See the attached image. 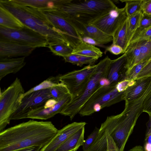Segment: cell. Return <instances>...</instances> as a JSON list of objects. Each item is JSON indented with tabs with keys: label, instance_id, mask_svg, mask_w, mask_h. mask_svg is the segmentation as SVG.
I'll list each match as a JSON object with an SVG mask.
<instances>
[{
	"label": "cell",
	"instance_id": "6da1fadb",
	"mask_svg": "<svg viewBox=\"0 0 151 151\" xmlns=\"http://www.w3.org/2000/svg\"><path fill=\"white\" fill-rule=\"evenodd\" d=\"M51 122L33 120L8 128L0 133V151H14L32 146L42 148L57 134Z\"/></svg>",
	"mask_w": 151,
	"mask_h": 151
},
{
	"label": "cell",
	"instance_id": "7a4b0ae2",
	"mask_svg": "<svg viewBox=\"0 0 151 151\" xmlns=\"http://www.w3.org/2000/svg\"><path fill=\"white\" fill-rule=\"evenodd\" d=\"M0 6L12 13L24 25L45 37L48 45L64 43L70 45L40 10L20 5L13 0H0Z\"/></svg>",
	"mask_w": 151,
	"mask_h": 151
},
{
	"label": "cell",
	"instance_id": "3957f363",
	"mask_svg": "<svg viewBox=\"0 0 151 151\" xmlns=\"http://www.w3.org/2000/svg\"><path fill=\"white\" fill-rule=\"evenodd\" d=\"M116 6L111 0H63L56 9L73 20L89 24Z\"/></svg>",
	"mask_w": 151,
	"mask_h": 151
},
{
	"label": "cell",
	"instance_id": "277c9868",
	"mask_svg": "<svg viewBox=\"0 0 151 151\" xmlns=\"http://www.w3.org/2000/svg\"><path fill=\"white\" fill-rule=\"evenodd\" d=\"M111 60L107 56L97 64L96 70L85 88L77 96L71 99L60 114L68 116L72 120L93 94L100 88L106 85L105 78Z\"/></svg>",
	"mask_w": 151,
	"mask_h": 151
},
{
	"label": "cell",
	"instance_id": "5b68a950",
	"mask_svg": "<svg viewBox=\"0 0 151 151\" xmlns=\"http://www.w3.org/2000/svg\"><path fill=\"white\" fill-rule=\"evenodd\" d=\"M125 91L120 89L118 83L115 86H102L93 94L78 113L81 116H89L105 107L123 101Z\"/></svg>",
	"mask_w": 151,
	"mask_h": 151
},
{
	"label": "cell",
	"instance_id": "8992f818",
	"mask_svg": "<svg viewBox=\"0 0 151 151\" xmlns=\"http://www.w3.org/2000/svg\"><path fill=\"white\" fill-rule=\"evenodd\" d=\"M20 80L16 78L0 94V132L9 124L10 118L19 107L25 93Z\"/></svg>",
	"mask_w": 151,
	"mask_h": 151
},
{
	"label": "cell",
	"instance_id": "52a82bcc",
	"mask_svg": "<svg viewBox=\"0 0 151 151\" xmlns=\"http://www.w3.org/2000/svg\"><path fill=\"white\" fill-rule=\"evenodd\" d=\"M40 10L55 29L73 48L83 41L81 35L71 19L57 9Z\"/></svg>",
	"mask_w": 151,
	"mask_h": 151
},
{
	"label": "cell",
	"instance_id": "ba28073f",
	"mask_svg": "<svg viewBox=\"0 0 151 151\" xmlns=\"http://www.w3.org/2000/svg\"><path fill=\"white\" fill-rule=\"evenodd\" d=\"M0 38L34 48L47 47L46 38L28 27L15 29L0 26Z\"/></svg>",
	"mask_w": 151,
	"mask_h": 151
},
{
	"label": "cell",
	"instance_id": "9c48e42d",
	"mask_svg": "<svg viewBox=\"0 0 151 151\" xmlns=\"http://www.w3.org/2000/svg\"><path fill=\"white\" fill-rule=\"evenodd\" d=\"M97 67V64L88 65L81 69L60 75V81L66 85L71 98L83 90L95 72Z\"/></svg>",
	"mask_w": 151,
	"mask_h": 151
},
{
	"label": "cell",
	"instance_id": "30bf717a",
	"mask_svg": "<svg viewBox=\"0 0 151 151\" xmlns=\"http://www.w3.org/2000/svg\"><path fill=\"white\" fill-rule=\"evenodd\" d=\"M52 98L49 89L33 92L24 96L19 107L12 115L10 120L27 118L28 114L34 110L43 106Z\"/></svg>",
	"mask_w": 151,
	"mask_h": 151
},
{
	"label": "cell",
	"instance_id": "8fae6325",
	"mask_svg": "<svg viewBox=\"0 0 151 151\" xmlns=\"http://www.w3.org/2000/svg\"><path fill=\"white\" fill-rule=\"evenodd\" d=\"M128 17L125 7L119 8L116 6L90 23L113 36Z\"/></svg>",
	"mask_w": 151,
	"mask_h": 151
},
{
	"label": "cell",
	"instance_id": "7c38bea8",
	"mask_svg": "<svg viewBox=\"0 0 151 151\" xmlns=\"http://www.w3.org/2000/svg\"><path fill=\"white\" fill-rule=\"evenodd\" d=\"M119 118V114L107 117L101 124L95 141L87 151H106L107 136L116 129Z\"/></svg>",
	"mask_w": 151,
	"mask_h": 151
},
{
	"label": "cell",
	"instance_id": "4fadbf2b",
	"mask_svg": "<svg viewBox=\"0 0 151 151\" xmlns=\"http://www.w3.org/2000/svg\"><path fill=\"white\" fill-rule=\"evenodd\" d=\"M83 38L86 37L97 44L104 45L112 42L113 37L92 24H83L71 19Z\"/></svg>",
	"mask_w": 151,
	"mask_h": 151
},
{
	"label": "cell",
	"instance_id": "5bb4252c",
	"mask_svg": "<svg viewBox=\"0 0 151 151\" xmlns=\"http://www.w3.org/2000/svg\"><path fill=\"white\" fill-rule=\"evenodd\" d=\"M35 48L0 38V58L26 57L29 56Z\"/></svg>",
	"mask_w": 151,
	"mask_h": 151
},
{
	"label": "cell",
	"instance_id": "9a60e30c",
	"mask_svg": "<svg viewBox=\"0 0 151 151\" xmlns=\"http://www.w3.org/2000/svg\"><path fill=\"white\" fill-rule=\"evenodd\" d=\"M126 54L111 60L106 78L107 85L115 86L125 79L127 69Z\"/></svg>",
	"mask_w": 151,
	"mask_h": 151
},
{
	"label": "cell",
	"instance_id": "2e32d148",
	"mask_svg": "<svg viewBox=\"0 0 151 151\" xmlns=\"http://www.w3.org/2000/svg\"><path fill=\"white\" fill-rule=\"evenodd\" d=\"M86 124L85 122H75L66 125L58 130L57 134L52 140L42 148L40 151H55L69 137L85 127Z\"/></svg>",
	"mask_w": 151,
	"mask_h": 151
},
{
	"label": "cell",
	"instance_id": "e0dca14e",
	"mask_svg": "<svg viewBox=\"0 0 151 151\" xmlns=\"http://www.w3.org/2000/svg\"><path fill=\"white\" fill-rule=\"evenodd\" d=\"M71 99V96L68 93L52 106L45 108L43 106L32 111L28 114L27 118L41 120L50 119L58 114H60Z\"/></svg>",
	"mask_w": 151,
	"mask_h": 151
},
{
	"label": "cell",
	"instance_id": "ac0fdd59",
	"mask_svg": "<svg viewBox=\"0 0 151 151\" xmlns=\"http://www.w3.org/2000/svg\"><path fill=\"white\" fill-rule=\"evenodd\" d=\"M151 81V76L137 79L133 85L129 86L124 92L123 100L132 102L139 98L145 92Z\"/></svg>",
	"mask_w": 151,
	"mask_h": 151
},
{
	"label": "cell",
	"instance_id": "d6986e66",
	"mask_svg": "<svg viewBox=\"0 0 151 151\" xmlns=\"http://www.w3.org/2000/svg\"><path fill=\"white\" fill-rule=\"evenodd\" d=\"M25 57L0 58V81L10 73H15L25 65Z\"/></svg>",
	"mask_w": 151,
	"mask_h": 151
},
{
	"label": "cell",
	"instance_id": "ffe728a7",
	"mask_svg": "<svg viewBox=\"0 0 151 151\" xmlns=\"http://www.w3.org/2000/svg\"><path fill=\"white\" fill-rule=\"evenodd\" d=\"M84 133L85 127L69 137L55 151H76L85 141Z\"/></svg>",
	"mask_w": 151,
	"mask_h": 151
},
{
	"label": "cell",
	"instance_id": "44dd1931",
	"mask_svg": "<svg viewBox=\"0 0 151 151\" xmlns=\"http://www.w3.org/2000/svg\"><path fill=\"white\" fill-rule=\"evenodd\" d=\"M20 5L40 10L57 9L61 0H13Z\"/></svg>",
	"mask_w": 151,
	"mask_h": 151
},
{
	"label": "cell",
	"instance_id": "7402d4cb",
	"mask_svg": "<svg viewBox=\"0 0 151 151\" xmlns=\"http://www.w3.org/2000/svg\"><path fill=\"white\" fill-rule=\"evenodd\" d=\"M72 54H75L98 59L102 56L100 49L94 45L83 41L73 48Z\"/></svg>",
	"mask_w": 151,
	"mask_h": 151
},
{
	"label": "cell",
	"instance_id": "603a6c76",
	"mask_svg": "<svg viewBox=\"0 0 151 151\" xmlns=\"http://www.w3.org/2000/svg\"><path fill=\"white\" fill-rule=\"evenodd\" d=\"M24 26L12 13L0 6V26L18 29L23 28Z\"/></svg>",
	"mask_w": 151,
	"mask_h": 151
},
{
	"label": "cell",
	"instance_id": "cb8c5ba5",
	"mask_svg": "<svg viewBox=\"0 0 151 151\" xmlns=\"http://www.w3.org/2000/svg\"><path fill=\"white\" fill-rule=\"evenodd\" d=\"M142 15V12H140L128 17L127 33V47L135 32L139 27Z\"/></svg>",
	"mask_w": 151,
	"mask_h": 151
},
{
	"label": "cell",
	"instance_id": "d4e9b609",
	"mask_svg": "<svg viewBox=\"0 0 151 151\" xmlns=\"http://www.w3.org/2000/svg\"><path fill=\"white\" fill-rule=\"evenodd\" d=\"M127 19L118 28L112 36V43L121 46L123 49L124 53L127 47Z\"/></svg>",
	"mask_w": 151,
	"mask_h": 151
},
{
	"label": "cell",
	"instance_id": "484cf974",
	"mask_svg": "<svg viewBox=\"0 0 151 151\" xmlns=\"http://www.w3.org/2000/svg\"><path fill=\"white\" fill-rule=\"evenodd\" d=\"M63 58L65 62L81 66L84 64L93 65L97 58L79 55L71 54Z\"/></svg>",
	"mask_w": 151,
	"mask_h": 151
},
{
	"label": "cell",
	"instance_id": "4316f807",
	"mask_svg": "<svg viewBox=\"0 0 151 151\" xmlns=\"http://www.w3.org/2000/svg\"><path fill=\"white\" fill-rule=\"evenodd\" d=\"M60 76V75H58L55 76L50 77L39 84L25 92L21 97V101L22 99L24 96L33 92L49 89L57 85L60 82L59 80Z\"/></svg>",
	"mask_w": 151,
	"mask_h": 151
},
{
	"label": "cell",
	"instance_id": "83f0119b",
	"mask_svg": "<svg viewBox=\"0 0 151 151\" xmlns=\"http://www.w3.org/2000/svg\"><path fill=\"white\" fill-rule=\"evenodd\" d=\"M47 47L54 54L62 57L72 54L73 50L71 46L64 43L49 44Z\"/></svg>",
	"mask_w": 151,
	"mask_h": 151
},
{
	"label": "cell",
	"instance_id": "f1b7e54d",
	"mask_svg": "<svg viewBox=\"0 0 151 151\" xmlns=\"http://www.w3.org/2000/svg\"><path fill=\"white\" fill-rule=\"evenodd\" d=\"M135 42L137 43L140 51L137 64L147 60L151 61V40Z\"/></svg>",
	"mask_w": 151,
	"mask_h": 151
},
{
	"label": "cell",
	"instance_id": "f546056e",
	"mask_svg": "<svg viewBox=\"0 0 151 151\" xmlns=\"http://www.w3.org/2000/svg\"><path fill=\"white\" fill-rule=\"evenodd\" d=\"M50 90L52 98L57 101L69 93L66 85L60 82L57 85L50 88Z\"/></svg>",
	"mask_w": 151,
	"mask_h": 151
},
{
	"label": "cell",
	"instance_id": "4dcf8cb0",
	"mask_svg": "<svg viewBox=\"0 0 151 151\" xmlns=\"http://www.w3.org/2000/svg\"><path fill=\"white\" fill-rule=\"evenodd\" d=\"M142 0H122L120 1L125 2V7L128 17L138 12H142Z\"/></svg>",
	"mask_w": 151,
	"mask_h": 151
},
{
	"label": "cell",
	"instance_id": "1f68e13d",
	"mask_svg": "<svg viewBox=\"0 0 151 151\" xmlns=\"http://www.w3.org/2000/svg\"><path fill=\"white\" fill-rule=\"evenodd\" d=\"M150 27H151V16L143 13L139 27L135 32L132 38L136 36L142 31Z\"/></svg>",
	"mask_w": 151,
	"mask_h": 151
},
{
	"label": "cell",
	"instance_id": "d6a6232c",
	"mask_svg": "<svg viewBox=\"0 0 151 151\" xmlns=\"http://www.w3.org/2000/svg\"><path fill=\"white\" fill-rule=\"evenodd\" d=\"M99 129L96 127L93 131L88 136L82 146L83 151H87L95 141L99 133Z\"/></svg>",
	"mask_w": 151,
	"mask_h": 151
},
{
	"label": "cell",
	"instance_id": "836d02e7",
	"mask_svg": "<svg viewBox=\"0 0 151 151\" xmlns=\"http://www.w3.org/2000/svg\"><path fill=\"white\" fill-rule=\"evenodd\" d=\"M151 40V27L144 30L136 36L133 38L130 41V44L142 40Z\"/></svg>",
	"mask_w": 151,
	"mask_h": 151
},
{
	"label": "cell",
	"instance_id": "e575fe53",
	"mask_svg": "<svg viewBox=\"0 0 151 151\" xmlns=\"http://www.w3.org/2000/svg\"><path fill=\"white\" fill-rule=\"evenodd\" d=\"M142 105L143 112L147 113L149 116L151 115V91L145 98Z\"/></svg>",
	"mask_w": 151,
	"mask_h": 151
},
{
	"label": "cell",
	"instance_id": "d590c367",
	"mask_svg": "<svg viewBox=\"0 0 151 151\" xmlns=\"http://www.w3.org/2000/svg\"><path fill=\"white\" fill-rule=\"evenodd\" d=\"M106 51H108L114 55L124 54L123 48L120 46L112 43L110 46L107 47L106 49Z\"/></svg>",
	"mask_w": 151,
	"mask_h": 151
},
{
	"label": "cell",
	"instance_id": "8d00e7d4",
	"mask_svg": "<svg viewBox=\"0 0 151 151\" xmlns=\"http://www.w3.org/2000/svg\"><path fill=\"white\" fill-rule=\"evenodd\" d=\"M149 76H151V61L139 73L136 80Z\"/></svg>",
	"mask_w": 151,
	"mask_h": 151
},
{
	"label": "cell",
	"instance_id": "74e56055",
	"mask_svg": "<svg viewBox=\"0 0 151 151\" xmlns=\"http://www.w3.org/2000/svg\"><path fill=\"white\" fill-rule=\"evenodd\" d=\"M106 151H119L116 143L109 134L107 138Z\"/></svg>",
	"mask_w": 151,
	"mask_h": 151
},
{
	"label": "cell",
	"instance_id": "f35d334b",
	"mask_svg": "<svg viewBox=\"0 0 151 151\" xmlns=\"http://www.w3.org/2000/svg\"><path fill=\"white\" fill-rule=\"evenodd\" d=\"M142 8L143 13L151 16V0H142Z\"/></svg>",
	"mask_w": 151,
	"mask_h": 151
},
{
	"label": "cell",
	"instance_id": "ab89813d",
	"mask_svg": "<svg viewBox=\"0 0 151 151\" xmlns=\"http://www.w3.org/2000/svg\"><path fill=\"white\" fill-rule=\"evenodd\" d=\"M143 148L144 151H151V133H146Z\"/></svg>",
	"mask_w": 151,
	"mask_h": 151
},
{
	"label": "cell",
	"instance_id": "60d3db41",
	"mask_svg": "<svg viewBox=\"0 0 151 151\" xmlns=\"http://www.w3.org/2000/svg\"><path fill=\"white\" fill-rule=\"evenodd\" d=\"M42 148L38 146H32L25 148L14 151H40Z\"/></svg>",
	"mask_w": 151,
	"mask_h": 151
},
{
	"label": "cell",
	"instance_id": "b9f144b4",
	"mask_svg": "<svg viewBox=\"0 0 151 151\" xmlns=\"http://www.w3.org/2000/svg\"><path fill=\"white\" fill-rule=\"evenodd\" d=\"M147 130L146 133H151V115H149V118L147 124Z\"/></svg>",
	"mask_w": 151,
	"mask_h": 151
},
{
	"label": "cell",
	"instance_id": "7bdbcfd3",
	"mask_svg": "<svg viewBox=\"0 0 151 151\" xmlns=\"http://www.w3.org/2000/svg\"><path fill=\"white\" fill-rule=\"evenodd\" d=\"M128 151H144L143 147L140 145L136 146Z\"/></svg>",
	"mask_w": 151,
	"mask_h": 151
}]
</instances>
